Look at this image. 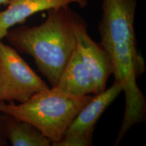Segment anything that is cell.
Masks as SVG:
<instances>
[{"instance_id": "1", "label": "cell", "mask_w": 146, "mask_h": 146, "mask_svg": "<svg viewBox=\"0 0 146 146\" xmlns=\"http://www.w3.org/2000/svg\"><path fill=\"white\" fill-rule=\"evenodd\" d=\"M137 0H102L98 25L100 44L108 54L114 81L125 93V108L118 145L133 126L145 121L146 100L137 80L145 70L143 58L137 49L134 22Z\"/></svg>"}, {"instance_id": "2", "label": "cell", "mask_w": 146, "mask_h": 146, "mask_svg": "<svg viewBox=\"0 0 146 146\" xmlns=\"http://www.w3.org/2000/svg\"><path fill=\"white\" fill-rule=\"evenodd\" d=\"M75 14L69 5L51 9L47 11L46 20L41 25L12 28L5 37L18 52L33 58L38 70L52 87L56 85L76 49L73 29Z\"/></svg>"}, {"instance_id": "3", "label": "cell", "mask_w": 146, "mask_h": 146, "mask_svg": "<svg viewBox=\"0 0 146 146\" xmlns=\"http://www.w3.org/2000/svg\"><path fill=\"white\" fill-rule=\"evenodd\" d=\"M91 95L74 96L52 87L34 94L27 101L0 102V113L31 124L56 146L81 109L92 99Z\"/></svg>"}, {"instance_id": "4", "label": "cell", "mask_w": 146, "mask_h": 146, "mask_svg": "<svg viewBox=\"0 0 146 146\" xmlns=\"http://www.w3.org/2000/svg\"><path fill=\"white\" fill-rule=\"evenodd\" d=\"M48 88L18 51L0 40V102L23 103Z\"/></svg>"}, {"instance_id": "5", "label": "cell", "mask_w": 146, "mask_h": 146, "mask_svg": "<svg viewBox=\"0 0 146 146\" xmlns=\"http://www.w3.org/2000/svg\"><path fill=\"white\" fill-rule=\"evenodd\" d=\"M123 92L121 85L117 82L93 96L74 118L62 141L56 146H90L93 135L98 120L120 94Z\"/></svg>"}, {"instance_id": "6", "label": "cell", "mask_w": 146, "mask_h": 146, "mask_svg": "<svg viewBox=\"0 0 146 146\" xmlns=\"http://www.w3.org/2000/svg\"><path fill=\"white\" fill-rule=\"evenodd\" d=\"M73 29L76 37V49L91 76L96 94H98L106 89L108 80L113 73L112 62L101 45L91 39L87 32L86 23L76 13Z\"/></svg>"}, {"instance_id": "7", "label": "cell", "mask_w": 146, "mask_h": 146, "mask_svg": "<svg viewBox=\"0 0 146 146\" xmlns=\"http://www.w3.org/2000/svg\"><path fill=\"white\" fill-rule=\"evenodd\" d=\"M75 3L81 8L88 4L87 0H9L7 8L0 11V40L16 25H25L27 20L41 12L68 6Z\"/></svg>"}, {"instance_id": "8", "label": "cell", "mask_w": 146, "mask_h": 146, "mask_svg": "<svg viewBox=\"0 0 146 146\" xmlns=\"http://www.w3.org/2000/svg\"><path fill=\"white\" fill-rule=\"evenodd\" d=\"M56 87L74 96L96 94L91 76L76 49L62 71Z\"/></svg>"}, {"instance_id": "9", "label": "cell", "mask_w": 146, "mask_h": 146, "mask_svg": "<svg viewBox=\"0 0 146 146\" xmlns=\"http://www.w3.org/2000/svg\"><path fill=\"white\" fill-rule=\"evenodd\" d=\"M0 133L12 146H50L52 143L35 126L9 114L0 115Z\"/></svg>"}, {"instance_id": "10", "label": "cell", "mask_w": 146, "mask_h": 146, "mask_svg": "<svg viewBox=\"0 0 146 146\" xmlns=\"http://www.w3.org/2000/svg\"><path fill=\"white\" fill-rule=\"evenodd\" d=\"M7 145V139L2 134L0 133V146L6 145Z\"/></svg>"}, {"instance_id": "11", "label": "cell", "mask_w": 146, "mask_h": 146, "mask_svg": "<svg viewBox=\"0 0 146 146\" xmlns=\"http://www.w3.org/2000/svg\"><path fill=\"white\" fill-rule=\"evenodd\" d=\"M9 0H0V6L1 5H4V6H6L7 4L8 3Z\"/></svg>"}, {"instance_id": "12", "label": "cell", "mask_w": 146, "mask_h": 146, "mask_svg": "<svg viewBox=\"0 0 146 146\" xmlns=\"http://www.w3.org/2000/svg\"><path fill=\"white\" fill-rule=\"evenodd\" d=\"M0 115H1V113H0Z\"/></svg>"}]
</instances>
